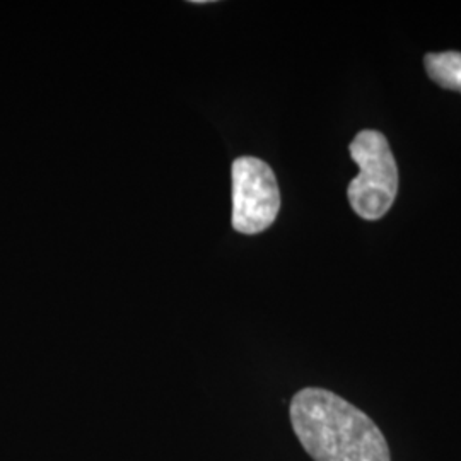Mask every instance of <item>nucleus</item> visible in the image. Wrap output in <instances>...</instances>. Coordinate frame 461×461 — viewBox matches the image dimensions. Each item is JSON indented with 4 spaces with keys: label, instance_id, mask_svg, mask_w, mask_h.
<instances>
[{
    "label": "nucleus",
    "instance_id": "f257e3e1",
    "mask_svg": "<svg viewBox=\"0 0 461 461\" xmlns=\"http://www.w3.org/2000/svg\"><path fill=\"white\" fill-rule=\"evenodd\" d=\"M289 415L299 443L314 461H392L378 426L330 390L303 388Z\"/></svg>",
    "mask_w": 461,
    "mask_h": 461
},
{
    "label": "nucleus",
    "instance_id": "f03ea898",
    "mask_svg": "<svg viewBox=\"0 0 461 461\" xmlns=\"http://www.w3.org/2000/svg\"><path fill=\"white\" fill-rule=\"evenodd\" d=\"M359 166V175L348 183V203L366 221H378L386 214L398 192V169L390 144L383 133L363 131L348 146Z\"/></svg>",
    "mask_w": 461,
    "mask_h": 461
},
{
    "label": "nucleus",
    "instance_id": "7ed1b4c3",
    "mask_svg": "<svg viewBox=\"0 0 461 461\" xmlns=\"http://www.w3.org/2000/svg\"><path fill=\"white\" fill-rule=\"evenodd\" d=\"M232 228L241 234L268 230L280 211V190L272 167L253 156L238 158L230 167Z\"/></svg>",
    "mask_w": 461,
    "mask_h": 461
},
{
    "label": "nucleus",
    "instance_id": "20e7f679",
    "mask_svg": "<svg viewBox=\"0 0 461 461\" xmlns=\"http://www.w3.org/2000/svg\"><path fill=\"white\" fill-rule=\"evenodd\" d=\"M430 81L441 86L443 89L461 93V53L460 51H443L428 53L424 59Z\"/></svg>",
    "mask_w": 461,
    "mask_h": 461
}]
</instances>
